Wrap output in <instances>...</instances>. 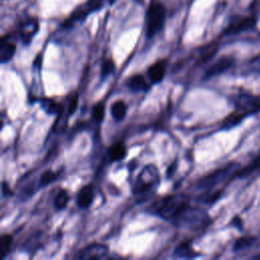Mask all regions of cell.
Returning <instances> with one entry per match:
<instances>
[{"mask_svg": "<svg viewBox=\"0 0 260 260\" xmlns=\"http://www.w3.org/2000/svg\"><path fill=\"white\" fill-rule=\"evenodd\" d=\"M189 206V197L185 194L165 196L150 206L152 212L166 220H175Z\"/></svg>", "mask_w": 260, "mask_h": 260, "instance_id": "cell-1", "label": "cell"}, {"mask_svg": "<svg viewBox=\"0 0 260 260\" xmlns=\"http://www.w3.org/2000/svg\"><path fill=\"white\" fill-rule=\"evenodd\" d=\"M167 10L158 0H151L145 14V32L148 39L156 36L165 26Z\"/></svg>", "mask_w": 260, "mask_h": 260, "instance_id": "cell-2", "label": "cell"}, {"mask_svg": "<svg viewBox=\"0 0 260 260\" xmlns=\"http://www.w3.org/2000/svg\"><path fill=\"white\" fill-rule=\"evenodd\" d=\"M232 103L234 112L243 119L260 112V95L246 91H241L233 96Z\"/></svg>", "mask_w": 260, "mask_h": 260, "instance_id": "cell-3", "label": "cell"}, {"mask_svg": "<svg viewBox=\"0 0 260 260\" xmlns=\"http://www.w3.org/2000/svg\"><path fill=\"white\" fill-rule=\"evenodd\" d=\"M159 183V174L156 166L150 164L142 169L139 173L136 183L133 187V193L137 195L148 193L153 190Z\"/></svg>", "mask_w": 260, "mask_h": 260, "instance_id": "cell-4", "label": "cell"}, {"mask_svg": "<svg viewBox=\"0 0 260 260\" xmlns=\"http://www.w3.org/2000/svg\"><path fill=\"white\" fill-rule=\"evenodd\" d=\"M105 1L106 0H86L82 4L78 5L72 11L69 17L66 20H64V22L62 23V27L70 28L76 22L83 21L89 14H91L96 10H100L104 6Z\"/></svg>", "mask_w": 260, "mask_h": 260, "instance_id": "cell-5", "label": "cell"}, {"mask_svg": "<svg viewBox=\"0 0 260 260\" xmlns=\"http://www.w3.org/2000/svg\"><path fill=\"white\" fill-rule=\"evenodd\" d=\"M258 17L255 13L251 15H234L231 17L228 25L224 27L223 36H234L254 28Z\"/></svg>", "mask_w": 260, "mask_h": 260, "instance_id": "cell-6", "label": "cell"}, {"mask_svg": "<svg viewBox=\"0 0 260 260\" xmlns=\"http://www.w3.org/2000/svg\"><path fill=\"white\" fill-rule=\"evenodd\" d=\"M239 171V165L238 164H229L228 166L218 169L201 180H199L197 186L200 189H210L213 186L219 184L220 182H223L226 180L229 177H232L233 175L237 176V173Z\"/></svg>", "mask_w": 260, "mask_h": 260, "instance_id": "cell-7", "label": "cell"}, {"mask_svg": "<svg viewBox=\"0 0 260 260\" xmlns=\"http://www.w3.org/2000/svg\"><path fill=\"white\" fill-rule=\"evenodd\" d=\"M109 252V248L105 244L92 243L81 248L75 255L76 259H100L104 258Z\"/></svg>", "mask_w": 260, "mask_h": 260, "instance_id": "cell-8", "label": "cell"}, {"mask_svg": "<svg viewBox=\"0 0 260 260\" xmlns=\"http://www.w3.org/2000/svg\"><path fill=\"white\" fill-rule=\"evenodd\" d=\"M235 59L232 56H222L217 59L213 64H211L204 73V79H209L211 77L222 74L233 67Z\"/></svg>", "mask_w": 260, "mask_h": 260, "instance_id": "cell-9", "label": "cell"}, {"mask_svg": "<svg viewBox=\"0 0 260 260\" xmlns=\"http://www.w3.org/2000/svg\"><path fill=\"white\" fill-rule=\"evenodd\" d=\"M39 30V21L37 18H27L19 26V37L24 45H28Z\"/></svg>", "mask_w": 260, "mask_h": 260, "instance_id": "cell-10", "label": "cell"}, {"mask_svg": "<svg viewBox=\"0 0 260 260\" xmlns=\"http://www.w3.org/2000/svg\"><path fill=\"white\" fill-rule=\"evenodd\" d=\"M94 199V188L91 184L84 185L76 194V204L81 209H87Z\"/></svg>", "mask_w": 260, "mask_h": 260, "instance_id": "cell-11", "label": "cell"}, {"mask_svg": "<svg viewBox=\"0 0 260 260\" xmlns=\"http://www.w3.org/2000/svg\"><path fill=\"white\" fill-rule=\"evenodd\" d=\"M168 61L166 59H160L151 64L147 68V75L151 83H159L166 74Z\"/></svg>", "mask_w": 260, "mask_h": 260, "instance_id": "cell-12", "label": "cell"}, {"mask_svg": "<svg viewBox=\"0 0 260 260\" xmlns=\"http://www.w3.org/2000/svg\"><path fill=\"white\" fill-rule=\"evenodd\" d=\"M16 51V45L9 39V36H4L1 39L0 45V59L1 63L4 64L12 59Z\"/></svg>", "mask_w": 260, "mask_h": 260, "instance_id": "cell-13", "label": "cell"}, {"mask_svg": "<svg viewBox=\"0 0 260 260\" xmlns=\"http://www.w3.org/2000/svg\"><path fill=\"white\" fill-rule=\"evenodd\" d=\"M217 50H218V44L216 42H211L201 47L197 51V55L195 58L196 64H204L208 62L216 54Z\"/></svg>", "mask_w": 260, "mask_h": 260, "instance_id": "cell-14", "label": "cell"}, {"mask_svg": "<svg viewBox=\"0 0 260 260\" xmlns=\"http://www.w3.org/2000/svg\"><path fill=\"white\" fill-rule=\"evenodd\" d=\"M129 89L132 91H147L150 87L145 77L142 74H134L127 79L126 82Z\"/></svg>", "mask_w": 260, "mask_h": 260, "instance_id": "cell-15", "label": "cell"}, {"mask_svg": "<svg viewBox=\"0 0 260 260\" xmlns=\"http://www.w3.org/2000/svg\"><path fill=\"white\" fill-rule=\"evenodd\" d=\"M108 154H109L110 160L113 162H117L124 159L127 155V148L125 143L122 141L115 142L108 149Z\"/></svg>", "mask_w": 260, "mask_h": 260, "instance_id": "cell-16", "label": "cell"}, {"mask_svg": "<svg viewBox=\"0 0 260 260\" xmlns=\"http://www.w3.org/2000/svg\"><path fill=\"white\" fill-rule=\"evenodd\" d=\"M110 111L115 121H122L127 114V104L123 100H118L112 104Z\"/></svg>", "mask_w": 260, "mask_h": 260, "instance_id": "cell-17", "label": "cell"}, {"mask_svg": "<svg viewBox=\"0 0 260 260\" xmlns=\"http://www.w3.org/2000/svg\"><path fill=\"white\" fill-rule=\"evenodd\" d=\"M174 255L180 258H193L195 256H198V254L196 253V251L193 250L189 242H183L179 244L174 251Z\"/></svg>", "mask_w": 260, "mask_h": 260, "instance_id": "cell-18", "label": "cell"}, {"mask_svg": "<svg viewBox=\"0 0 260 260\" xmlns=\"http://www.w3.org/2000/svg\"><path fill=\"white\" fill-rule=\"evenodd\" d=\"M69 201L68 191L65 189H60L54 198V206L57 210L64 209Z\"/></svg>", "mask_w": 260, "mask_h": 260, "instance_id": "cell-19", "label": "cell"}, {"mask_svg": "<svg viewBox=\"0 0 260 260\" xmlns=\"http://www.w3.org/2000/svg\"><path fill=\"white\" fill-rule=\"evenodd\" d=\"M258 169H260V151L258 152L256 157L251 161V164L249 166H247L244 169L238 171L237 176H239L241 178H244L246 176H249L250 174H252L253 172H255Z\"/></svg>", "mask_w": 260, "mask_h": 260, "instance_id": "cell-20", "label": "cell"}, {"mask_svg": "<svg viewBox=\"0 0 260 260\" xmlns=\"http://www.w3.org/2000/svg\"><path fill=\"white\" fill-rule=\"evenodd\" d=\"M41 104L48 114H60L62 112V107L52 99H44Z\"/></svg>", "mask_w": 260, "mask_h": 260, "instance_id": "cell-21", "label": "cell"}, {"mask_svg": "<svg viewBox=\"0 0 260 260\" xmlns=\"http://www.w3.org/2000/svg\"><path fill=\"white\" fill-rule=\"evenodd\" d=\"M105 117V105L103 102H99L93 105L91 109V118L96 122L101 123Z\"/></svg>", "mask_w": 260, "mask_h": 260, "instance_id": "cell-22", "label": "cell"}, {"mask_svg": "<svg viewBox=\"0 0 260 260\" xmlns=\"http://www.w3.org/2000/svg\"><path fill=\"white\" fill-rule=\"evenodd\" d=\"M254 238H247V237H243V238H240L238 239L235 244H234V251L235 252H239V251H243V250H246L248 248H250L252 245H253V242H254Z\"/></svg>", "mask_w": 260, "mask_h": 260, "instance_id": "cell-23", "label": "cell"}, {"mask_svg": "<svg viewBox=\"0 0 260 260\" xmlns=\"http://www.w3.org/2000/svg\"><path fill=\"white\" fill-rule=\"evenodd\" d=\"M115 62L110 59V58H106L103 60L102 62V66H101V74H102V77L105 78V77H108L110 74H112L114 71H115Z\"/></svg>", "mask_w": 260, "mask_h": 260, "instance_id": "cell-24", "label": "cell"}, {"mask_svg": "<svg viewBox=\"0 0 260 260\" xmlns=\"http://www.w3.org/2000/svg\"><path fill=\"white\" fill-rule=\"evenodd\" d=\"M57 179H58V173H55L52 170H47L42 174V176L40 178V186L45 187V186L53 183Z\"/></svg>", "mask_w": 260, "mask_h": 260, "instance_id": "cell-25", "label": "cell"}, {"mask_svg": "<svg viewBox=\"0 0 260 260\" xmlns=\"http://www.w3.org/2000/svg\"><path fill=\"white\" fill-rule=\"evenodd\" d=\"M12 244V237L11 235H8V234H4L1 236V239H0V252H1V258H4L9 249H10V246Z\"/></svg>", "mask_w": 260, "mask_h": 260, "instance_id": "cell-26", "label": "cell"}, {"mask_svg": "<svg viewBox=\"0 0 260 260\" xmlns=\"http://www.w3.org/2000/svg\"><path fill=\"white\" fill-rule=\"evenodd\" d=\"M77 106H78V94L74 93V95L70 98L68 103V115L74 114V112L77 109Z\"/></svg>", "mask_w": 260, "mask_h": 260, "instance_id": "cell-27", "label": "cell"}, {"mask_svg": "<svg viewBox=\"0 0 260 260\" xmlns=\"http://www.w3.org/2000/svg\"><path fill=\"white\" fill-rule=\"evenodd\" d=\"M2 193H3V195H4V196H7L8 194H10V193H11V192H10V188H9V186H8L7 182H5V181H3V182H2Z\"/></svg>", "mask_w": 260, "mask_h": 260, "instance_id": "cell-28", "label": "cell"}, {"mask_svg": "<svg viewBox=\"0 0 260 260\" xmlns=\"http://www.w3.org/2000/svg\"><path fill=\"white\" fill-rule=\"evenodd\" d=\"M41 64H42V55H38L36 60L34 61V65L37 67H41Z\"/></svg>", "mask_w": 260, "mask_h": 260, "instance_id": "cell-29", "label": "cell"}, {"mask_svg": "<svg viewBox=\"0 0 260 260\" xmlns=\"http://www.w3.org/2000/svg\"><path fill=\"white\" fill-rule=\"evenodd\" d=\"M116 1H117V0H108V2H109V4H110V5L114 4Z\"/></svg>", "mask_w": 260, "mask_h": 260, "instance_id": "cell-30", "label": "cell"}, {"mask_svg": "<svg viewBox=\"0 0 260 260\" xmlns=\"http://www.w3.org/2000/svg\"><path fill=\"white\" fill-rule=\"evenodd\" d=\"M255 258H258V259H260V255H258V256H256Z\"/></svg>", "mask_w": 260, "mask_h": 260, "instance_id": "cell-31", "label": "cell"}, {"mask_svg": "<svg viewBox=\"0 0 260 260\" xmlns=\"http://www.w3.org/2000/svg\"><path fill=\"white\" fill-rule=\"evenodd\" d=\"M139 1H141V0H139Z\"/></svg>", "mask_w": 260, "mask_h": 260, "instance_id": "cell-32", "label": "cell"}]
</instances>
